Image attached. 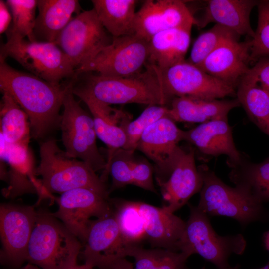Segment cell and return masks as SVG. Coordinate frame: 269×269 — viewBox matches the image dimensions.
I'll list each match as a JSON object with an SVG mask.
<instances>
[{
    "label": "cell",
    "instance_id": "cell-25",
    "mask_svg": "<svg viewBox=\"0 0 269 269\" xmlns=\"http://www.w3.org/2000/svg\"><path fill=\"white\" fill-rule=\"evenodd\" d=\"M37 8L34 29L36 41L55 43L72 14H79L81 9L77 0H38Z\"/></svg>",
    "mask_w": 269,
    "mask_h": 269
},
{
    "label": "cell",
    "instance_id": "cell-29",
    "mask_svg": "<svg viewBox=\"0 0 269 269\" xmlns=\"http://www.w3.org/2000/svg\"><path fill=\"white\" fill-rule=\"evenodd\" d=\"M2 93L0 134L9 144L28 146L31 132L28 116L9 94Z\"/></svg>",
    "mask_w": 269,
    "mask_h": 269
},
{
    "label": "cell",
    "instance_id": "cell-16",
    "mask_svg": "<svg viewBox=\"0 0 269 269\" xmlns=\"http://www.w3.org/2000/svg\"><path fill=\"white\" fill-rule=\"evenodd\" d=\"M192 15L186 1L147 0L136 11L134 33L149 41L161 31L177 28H191Z\"/></svg>",
    "mask_w": 269,
    "mask_h": 269
},
{
    "label": "cell",
    "instance_id": "cell-3",
    "mask_svg": "<svg viewBox=\"0 0 269 269\" xmlns=\"http://www.w3.org/2000/svg\"><path fill=\"white\" fill-rule=\"evenodd\" d=\"M82 244L52 213L39 210L26 261L42 269H70L77 265Z\"/></svg>",
    "mask_w": 269,
    "mask_h": 269
},
{
    "label": "cell",
    "instance_id": "cell-20",
    "mask_svg": "<svg viewBox=\"0 0 269 269\" xmlns=\"http://www.w3.org/2000/svg\"><path fill=\"white\" fill-rule=\"evenodd\" d=\"M182 140L193 145L204 155L227 156L231 168L243 160L235 145L228 119L212 120L189 130H183Z\"/></svg>",
    "mask_w": 269,
    "mask_h": 269
},
{
    "label": "cell",
    "instance_id": "cell-30",
    "mask_svg": "<svg viewBox=\"0 0 269 269\" xmlns=\"http://www.w3.org/2000/svg\"><path fill=\"white\" fill-rule=\"evenodd\" d=\"M232 168L229 178L236 186L262 203L269 202V157L259 163L243 160Z\"/></svg>",
    "mask_w": 269,
    "mask_h": 269
},
{
    "label": "cell",
    "instance_id": "cell-10",
    "mask_svg": "<svg viewBox=\"0 0 269 269\" xmlns=\"http://www.w3.org/2000/svg\"><path fill=\"white\" fill-rule=\"evenodd\" d=\"M102 26L95 10L83 11L72 18L55 43L76 69L91 60L113 37Z\"/></svg>",
    "mask_w": 269,
    "mask_h": 269
},
{
    "label": "cell",
    "instance_id": "cell-28",
    "mask_svg": "<svg viewBox=\"0 0 269 269\" xmlns=\"http://www.w3.org/2000/svg\"><path fill=\"white\" fill-rule=\"evenodd\" d=\"M191 254L186 251L174 252L154 248L145 249L141 245H127L120 256L135 259L134 269H187L186 263Z\"/></svg>",
    "mask_w": 269,
    "mask_h": 269
},
{
    "label": "cell",
    "instance_id": "cell-40",
    "mask_svg": "<svg viewBox=\"0 0 269 269\" xmlns=\"http://www.w3.org/2000/svg\"><path fill=\"white\" fill-rule=\"evenodd\" d=\"M99 269H134L133 264L125 257H114L103 262Z\"/></svg>",
    "mask_w": 269,
    "mask_h": 269
},
{
    "label": "cell",
    "instance_id": "cell-43",
    "mask_svg": "<svg viewBox=\"0 0 269 269\" xmlns=\"http://www.w3.org/2000/svg\"><path fill=\"white\" fill-rule=\"evenodd\" d=\"M70 269H94V268L89 266L85 264L82 265H77Z\"/></svg>",
    "mask_w": 269,
    "mask_h": 269
},
{
    "label": "cell",
    "instance_id": "cell-6",
    "mask_svg": "<svg viewBox=\"0 0 269 269\" xmlns=\"http://www.w3.org/2000/svg\"><path fill=\"white\" fill-rule=\"evenodd\" d=\"M73 84L71 80L67 85L60 122L65 152L69 156L84 161L96 172H103L106 160L97 146V136L92 116L74 98Z\"/></svg>",
    "mask_w": 269,
    "mask_h": 269
},
{
    "label": "cell",
    "instance_id": "cell-38",
    "mask_svg": "<svg viewBox=\"0 0 269 269\" xmlns=\"http://www.w3.org/2000/svg\"><path fill=\"white\" fill-rule=\"evenodd\" d=\"M153 171L154 168L146 159L134 157L132 165L133 184L156 193L153 181Z\"/></svg>",
    "mask_w": 269,
    "mask_h": 269
},
{
    "label": "cell",
    "instance_id": "cell-44",
    "mask_svg": "<svg viewBox=\"0 0 269 269\" xmlns=\"http://www.w3.org/2000/svg\"><path fill=\"white\" fill-rule=\"evenodd\" d=\"M19 269H40L37 266L33 264L28 263Z\"/></svg>",
    "mask_w": 269,
    "mask_h": 269
},
{
    "label": "cell",
    "instance_id": "cell-21",
    "mask_svg": "<svg viewBox=\"0 0 269 269\" xmlns=\"http://www.w3.org/2000/svg\"><path fill=\"white\" fill-rule=\"evenodd\" d=\"M182 130L172 119L165 116L147 128L138 142L136 149L143 153L155 164L154 171H165L182 141Z\"/></svg>",
    "mask_w": 269,
    "mask_h": 269
},
{
    "label": "cell",
    "instance_id": "cell-35",
    "mask_svg": "<svg viewBox=\"0 0 269 269\" xmlns=\"http://www.w3.org/2000/svg\"><path fill=\"white\" fill-rule=\"evenodd\" d=\"M134 151L124 149L117 150L108 165L102 172L101 179L106 183L108 175L112 177L109 192L128 184H133L132 165Z\"/></svg>",
    "mask_w": 269,
    "mask_h": 269
},
{
    "label": "cell",
    "instance_id": "cell-45",
    "mask_svg": "<svg viewBox=\"0 0 269 269\" xmlns=\"http://www.w3.org/2000/svg\"><path fill=\"white\" fill-rule=\"evenodd\" d=\"M239 268H240V265L239 264H237L236 265L233 267H230L229 266L227 267L222 268V269H239ZM187 269H190L187 268ZM201 269H206L205 267H203Z\"/></svg>",
    "mask_w": 269,
    "mask_h": 269
},
{
    "label": "cell",
    "instance_id": "cell-33",
    "mask_svg": "<svg viewBox=\"0 0 269 269\" xmlns=\"http://www.w3.org/2000/svg\"><path fill=\"white\" fill-rule=\"evenodd\" d=\"M6 3L12 16V25L6 31L7 39L27 37L29 41H35L34 29L37 0H7Z\"/></svg>",
    "mask_w": 269,
    "mask_h": 269
},
{
    "label": "cell",
    "instance_id": "cell-14",
    "mask_svg": "<svg viewBox=\"0 0 269 269\" xmlns=\"http://www.w3.org/2000/svg\"><path fill=\"white\" fill-rule=\"evenodd\" d=\"M37 212L34 206L0 205V233L2 245L0 262L2 264L20 269L26 261Z\"/></svg>",
    "mask_w": 269,
    "mask_h": 269
},
{
    "label": "cell",
    "instance_id": "cell-5",
    "mask_svg": "<svg viewBox=\"0 0 269 269\" xmlns=\"http://www.w3.org/2000/svg\"><path fill=\"white\" fill-rule=\"evenodd\" d=\"M198 168L203 181L197 206L201 211L207 216L232 218L242 226L263 219L265 212L262 203L243 189L225 184L207 166Z\"/></svg>",
    "mask_w": 269,
    "mask_h": 269
},
{
    "label": "cell",
    "instance_id": "cell-15",
    "mask_svg": "<svg viewBox=\"0 0 269 269\" xmlns=\"http://www.w3.org/2000/svg\"><path fill=\"white\" fill-rule=\"evenodd\" d=\"M0 162H5L9 166L8 185L2 190L4 197L14 198L25 193H36L39 196L38 202L43 199H55L45 189L42 181L36 177L34 158L28 146L1 143Z\"/></svg>",
    "mask_w": 269,
    "mask_h": 269
},
{
    "label": "cell",
    "instance_id": "cell-23",
    "mask_svg": "<svg viewBox=\"0 0 269 269\" xmlns=\"http://www.w3.org/2000/svg\"><path fill=\"white\" fill-rule=\"evenodd\" d=\"M83 246L80 253L84 264L93 268L109 258L120 257L124 245L113 212L91 222Z\"/></svg>",
    "mask_w": 269,
    "mask_h": 269
},
{
    "label": "cell",
    "instance_id": "cell-24",
    "mask_svg": "<svg viewBox=\"0 0 269 269\" xmlns=\"http://www.w3.org/2000/svg\"><path fill=\"white\" fill-rule=\"evenodd\" d=\"M241 106L237 98L203 100L175 97L170 101L167 116L173 121L200 124L217 119H228L229 112Z\"/></svg>",
    "mask_w": 269,
    "mask_h": 269
},
{
    "label": "cell",
    "instance_id": "cell-27",
    "mask_svg": "<svg viewBox=\"0 0 269 269\" xmlns=\"http://www.w3.org/2000/svg\"><path fill=\"white\" fill-rule=\"evenodd\" d=\"M97 17L113 38L134 34L135 0H92Z\"/></svg>",
    "mask_w": 269,
    "mask_h": 269
},
{
    "label": "cell",
    "instance_id": "cell-41",
    "mask_svg": "<svg viewBox=\"0 0 269 269\" xmlns=\"http://www.w3.org/2000/svg\"><path fill=\"white\" fill-rule=\"evenodd\" d=\"M6 3L3 0H0V33L7 31L12 19L11 13Z\"/></svg>",
    "mask_w": 269,
    "mask_h": 269
},
{
    "label": "cell",
    "instance_id": "cell-32",
    "mask_svg": "<svg viewBox=\"0 0 269 269\" xmlns=\"http://www.w3.org/2000/svg\"><path fill=\"white\" fill-rule=\"evenodd\" d=\"M236 96L250 119L269 136V93L257 84L240 81Z\"/></svg>",
    "mask_w": 269,
    "mask_h": 269
},
{
    "label": "cell",
    "instance_id": "cell-22",
    "mask_svg": "<svg viewBox=\"0 0 269 269\" xmlns=\"http://www.w3.org/2000/svg\"><path fill=\"white\" fill-rule=\"evenodd\" d=\"M259 0H209L203 1V13L194 19V25L199 28L210 23L227 27L240 36L253 38L254 31L251 27L250 17Z\"/></svg>",
    "mask_w": 269,
    "mask_h": 269
},
{
    "label": "cell",
    "instance_id": "cell-13",
    "mask_svg": "<svg viewBox=\"0 0 269 269\" xmlns=\"http://www.w3.org/2000/svg\"><path fill=\"white\" fill-rule=\"evenodd\" d=\"M57 210L52 213L81 242H84L89 226L94 220L112 213L110 199L91 189L78 188L61 194L55 198Z\"/></svg>",
    "mask_w": 269,
    "mask_h": 269
},
{
    "label": "cell",
    "instance_id": "cell-26",
    "mask_svg": "<svg viewBox=\"0 0 269 269\" xmlns=\"http://www.w3.org/2000/svg\"><path fill=\"white\" fill-rule=\"evenodd\" d=\"M191 28L161 31L149 42L147 64L163 70L184 61L190 43Z\"/></svg>",
    "mask_w": 269,
    "mask_h": 269
},
{
    "label": "cell",
    "instance_id": "cell-12",
    "mask_svg": "<svg viewBox=\"0 0 269 269\" xmlns=\"http://www.w3.org/2000/svg\"><path fill=\"white\" fill-rule=\"evenodd\" d=\"M155 176L164 202L163 207L172 213L200 192L203 183L192 148L186 149L179 146L168 169Z\"/></svg>",
    "mask_w": 269,
    "mask_h": 269
},
{
    "label": "cell",
    "instance_id": "cell-37",
    "mask_svg": "<svg viewBox=\"0 0 269 269\" xmlns=\"http://www.w3.org/2000/svg\"><path fill=\"white\" fill-rule=\"evenodd\" d=\"M257 26L250 39L252 60L269 57V0H259Z\"/></svg>",
    "mask_w": 269,
    "mask_h": 269
},
{
    "label": "cell",
    "instance_id": "cell-31",
    "mask_svg": "<svg viewBox=\"0 0 269 269\" xmlns=\"http://www.w3.org/2000/svg\"><path fill=\"white\" fill-rule=\"evenodd\" d=\"M110 201L124 247L141 245L146 234L137 202L114 199Z\"/></svg>",
    "mask_w": 269,
    "mask_h": 269
},
{
    "label": "cell",
    "instance_id": "cell-17",
    "mask_svg": "<svg viewBox=\"0 0 269 269\" xmlns=\"http://www.w3.org/2000/svg\"><path fill=\"white\" fill-rule=\"evenodd\" d=\"M72 90L74 95L87 105L92 114L97 136L107 146L106 167L114 153L125 146V127L131 121L132 117L122 110L112 108L97 100L76 86H73Z\"/></svg>",
    "mask_w": 269,
    "mask_h": 269
},
{
    "label": "cell",
    "instance_id": "cell-11",
    "mask_svg": "<svg viewBox=\"0 0 269 269\" xmlns=\"http://www.w3.org/2000/svg\"><path fill=\"white\" fill-rule=\"evenodd\" d=\"M158 70V69H157ZM158 70L164 89L172 99L175 97L213 100L236 96V88L185 60Z\"/></svg>",
    "mask_w": 269,
    "mask_h": 269
},
{
    "label": "cell",
    "instance_id": "cell-42",
    "mask_svg": "<svg viewBox=\"0 0 269 269\" xmlns=\"http://www.w3.org/2000/svg\"><path fill=\"white\" fill-rule=\"evenodd\" d=\"M263 242L265 249L269 253V231H266L263 234ZM268 262H269V260Z\"/></svg>",
    "mask_w": 269,
    "mask_h": 269
},
{
    "label": "cell",
    "instance_id": "cell-4",
    "mask_svg": "<svg viewBox=\"0 0 269 269\" xmlns=\"http://www.w3.org/2000/svg\"><path fill=\"white\" fill-rule=\"evenodd\" d=\"M40 163L36 168L45 189L52 194L85 188L109 198L106 183L87 164L69 156L55 140L43 142L40 148Z\"/></svg>",
    "mask_w": 269,
    "mask_h": 269
},
{
    "label": "cell",
    "instance_id": "cell-18",
    "mask_svg": "<svg viewBox=\"0 0 269 269\" xmlns=\"http://www.w3.org/2000/svg\"><path fill=\"white\" fill-rule=\"evenodd\" d=\"M251 60L250 40L240 42L235 38L224 42L197 66L236 88Z\"/></svg>",
    "mask_w": 269,
    "mask_h": 269
},
{
    "label": "cell",
    "instance_id": "cell-34",
    "mask_svg": "<svg viewBox=\"0 0 269 269\" xmlns=\"http://www.w3.org/2000/svg\"><path fill=\"white\" fill-rule=\"evenodd\" d=\"M240 37L230 29L215 24L197 38L186 61L197 66L224 42L232 38H239Z\"/></svg>",
    "mask_w": 269,
    "mask_h": 269
},
{
    "label": "cell",
    "instance_id": "cell-39",
    "mask_svg": "<svg viewBox=\"0 0 269 269\" xmlns=\"http://www.w3.org/2000/svg\"><path fill=\"white\" fill-rule=\"evenodd\" d=\"M240 81L257 84L269 93V57L259 59Z\"/></svg>",
    "mask_w": 269,
    "mask_h": 269
},
{
    "label": "cell",
    "instance_id": "cell-2",
    "mask_svg": "<svg viewBox=\"0 0 269 269\" xmlns=\"http://www.w3.org/2000/svg\"><path fill=\"white\" fill-rule=\"evenodd\" d=\"M84 73L87 74L85 78L76 86L107 105L137 103L165 106L171 100L164 89L158 70L149 64L141 72L128 77Z\"/></svg>",
    "mask_w": 269,
    "mask_h": 269
},
{
    "label": "cell",
    "instance_id": "cell-9",
    "mask_svg": "<svg viewBox=\"0 0 269 269\" xmlns=\"http://www.w3.org/2000/svg\"><path fill=\"white\" fill-rule=\"evenodd\" d=\"M189 219L186 222L185 251L198 254L218 269L229 266L228 260L232 254L242 255L246 241L241 234L220 236L214 230L207 216L197 206L188 204Z\"/></svg>",
    "mask_w": 269,
    "mask_h": 269
},
{
    "label": "cell",
    "instance_id": "cell-7",
    "mask_svg": "<svg viewBox=\"0 0 269 269\" xmlns=\"http://www.w3.org/2000/svg\"><path fill=\"white\" fill-rule=\"evenodd\" d=\"M11 57L36 76L59 85L64 78L74 79L75 68L55 43L7 39L0 47V60Z\"/></svg>",
    "mask_w": 269,
    "mask_h": 269
},
{
    "label": "cell",
    "instance_id": "cell-1",
    "mask_svg": "<svg viewBox=\"0 0 269 269\" xmlns=\"http://www.w3.org/2000/svg\"><path fill=\"white\" fill-rule=\"evenodd\" d=\"M67 85L49 83L0 60V90L9 94L27 114L35 139L42 138L60 124L59 111Z\"/></svg>",
    "mask_w": 269,
    "mask_h": 269
},
{
    "label": "cell",
    "instance_id": "cell-8",
    "mask_svg": "<svg viewBox=\"0 0 269 269\" xmlns=\"http://www.w3.org/2000/svg\"><path fill=\"white\" fill-rule=\"evenodd\" d=\"M149 42L134 33L113 38L91 60L75 70L74 79L82 73L128 77L143 70L149 58Z\"/></svg>",
    "mask_w": 269,
    "mask_h": 269
},
{
    "label": "cell",
    "instance_id": "cell-36",
    "mask_svg": "<svg viewBox=\"0 0 269 269\" xmlns=\"http://www.w3.org/2000/svg\"><path fill=\"white\" fill-rule=\"evenodd\" d=\"M167 109L165 106H148L138 118L129 122L125 127L126 142L123 149L134 151L144 132L155 122L167 116Z\"/></svg>",
    "mask_w": 269,
    "mask_h": 269
},
{
    "label": "cell",
    "instance_id": "cell-19",
    "mask_svg": "<svg viewBox=\"0 0 269 269\" xmlns=\"http://www.w3.org/2000/svg\"><path fill=\"white\" fill-rule=\"evenodd\" d=\"M147 240L153 248L174 252L185 249L186 222L166 210L147 203L137 202Z\"/></svg>",
    "mask_w": 269,
    "mask_h": 269
},
{
    "label": "cell",
    "instance_id": "cell-46",
    "mask_svg": "<svg viewBox=\"0 0 269 269\" xmlns=\"http://www.w3.org/2000/svg\"><path fill=\"white\" fill-rule=\"evenodd\" d=\"M258 269H269V262H268L265 266Z\"/></svg>",
    "mask_w": 269,
    "mask_h": 269
}]
</instances>
